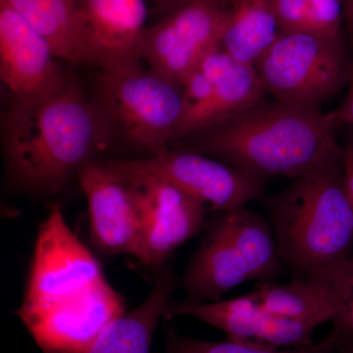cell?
Segmentation results:
<instances>
[{
	"label": "cell",
	"mask_w": 353,
	"mask_h": 353,
	"mask_svg": "<svg viewBox=\"0 0 353 353\" xmlns=\"http://www.w3.org/2000/svg\"><path fill=\"white\" fill-rule=\"evenodd\" d=\"M13 9L50 44L60 59L85 63L75 0H0Z\"/></svg>",
	"instance_id": "obj_19"
},
{
	"label": "cell",
	"mask_w": 353,
	"mask_h": 353,
	"mask_svg": "<svg viewBox=\"0 0 353 353\" xmlns=\"http://www.w3.org/2000/svg\"><path fill=\"white\" fill-rule=\"evenodd\" d=\"M231 0H192L146 28L141 59L150 69L183 88L210 53L220 50Z\"/></svg>",
	"instance_id": "obj_9"
},
{
	"label": "cell",
	"mask_w": 353,
	"mask_h": 353,
	"mask_svg": "<svg viewBox=\"0 0 353 353\" xmlns=\"http://www.w3.org/2000/svg\"><path fill=\"white\" fill-rule=\"evenodd\" d=\"M190 1L192 0H154V3L158 11L167 14Z\"/></svg>",
	"instance_id": "obj_27"
},
{
	"label": "cell",
	"mask_w": 353,
	"mask_h": 353,
	"mask_svg": "<svg viewBox=\"0 0 353 353\" xmlns=\"http://www.w3.org/2000/svg\"><path fill=\"white\" fill-rule=\"evenodd\" d=\"M183 88L141 63L101 70L99 108L114 130L152 154L174 141L183 109Z\"/></svg>",
	"instance_id": "obj_7"
},
{
	"label": "cell",
	"mask_w": 353,
	"mask_h": 353,
	"mask_svg": "<svg viewBox=\"0 0 353 353\" xmlns=\"http://www.w3.org/2000/svg\"><path fill=\"white\" fill-rule=\"evenodd\" d=\"M125 312L124 299L55 204L39 226L17 312L26 328L43 352L79 353Z\"/></svg>",
	"instance_id": "obj_1"
},
{
	"label": "cell",
	"mask_w": 353,
	"mask_h": 353,
	"mask_svg": "<svg viewBox=\"0 0 353 353\" xmlns=\"http://www.w3.org/2000/svg\"><path fill=\"white\" fill-rule=\"evenodd\" d=\"M78 175L94 245L108 254L125 253L143 262V224L127 183L94 160L83 165Z\"/></svg>",
	"instance_id": "obj_13"
},
{
	"label": "cell",
	"mask_w": 353,
	"mask_h": 353,
	"mask_svg": "<svg viewBox=\"0 0 353 353\" xmlns=\"http://www.w3.org/2000/svg\"><path fill=\"white\" fill-rule=\"evenodd\" d=\"M85 63L101 70L139 63L145 0H76Z\"/></svg>",
	"instance_id": "obj_14"
},
{
	"label": "cell",
	"mask_w": 353,
	"mask_h": 353,
	"mask_svg": "<svg viewBox=\"0 0 353 353\" xmlns=\"http://www.w3.org/2000/svg\"><path fill=\"white\" fill-rule=\"evenodd\" d=\"M280 32L272 0H231L221 50L239 63L254 66Z\"/></svg>",
	"instance_id": "obj_18"
},
{
	"label": "cell",
	"mask_w": 353,
	"mask_h": 353,
	"mask_svg": "<svg viewBox=\"0 0 353 353\" xmlns=\"http://www.w3.org/2000/svg\"><path fill=\"white\" fill-rule=\"evenodd\" d=\"M331 112L261 101L190 134L194 152L266 181L307 173L341 146Z\"/></svg>",
	"instance_id": "obj_3"
},
{
	"label": "cell",
	"mask_w": 353,
	"mask_h": 353,
	"mask_svg": "<svg viewBox=\"0 0 353 353\" xmlns=\"http://www.w3.org/2000/svg\"><path fill=\"white\" fill-rule=\"evenodd\" d=\"M248 294L271 314L319 326L333 322L338 313L331 288L314 272L297 276L290 284L262 282Z\"/></svg>",
	"instance_id": "obj_17"
},
{
	"label": "cell",
	"mask_w": 353,
	"mask_h": 353,
	"mask_svg": "<svg viewBox=\"0 0 353 353\" xmlns=\"http://www.w3.org/2000/svg\"><path fill=\"white\" fill-rule=\"evenodd\" d=\"M112 132L99 104L67 77L50 94L14 101L6 120L7 160L21 183L53 194L94 160Z\"/></svg>",
	"instance_id": "obj_2"
},
{
	"label": "cell",
	"mask_w": 353,
	"mask_h": 353,
	"mask_svg": "<svg viewBox=\"0 0 353 353\" xmlns=\"http://www.w3.org/2000/svg\"><path fill=\"white\" fill-rule=\"evenodd\" d=\"M175 278L165 269L152 292L138 307L125 312L106 327L85 350L79 353H150L153 336L171 303Z\"/></svg>",
	"instance_id": "obj_16"
},
{
	"label": "cell",
	"mask_w": 353,
	"mask_h": 353,
	"mask_svg": "<svg viewBox=\"0 0 353 353\" xmlns=\"http://www.w3.org/2000/svg\"><path fill=\"white\" fill-rule=\"evenodd\" d=\"M166 345L164 353H339L336 341L331 334L307 347L271 350L228 340L211 341L190 338L167 328Z\"/></svg>",
	"instance_id": "obj_20"
},
{
	"label": "cell",
	"mask_w": 353,
	"mask_h": 353,
	"mask_svg": "<svg viewBox=\"0 0 353 353\" xmlns=\"http://www.w3.org/2000/svg\"><path fill=\"white\" fill-rule=\"evenodd\" d=\"M343 148V174L348 197L353 206V136Z\"/></svg>",
	"instance_id": "obj_25"
},
{
	"label": "cell",
	"mask_w": 353,
	"mask_h": 353,
	"mask_svg": "<svg viewBox=\"0 0 353 353\" xmlns=\"http://www.w3.org/2000/svg\"><path fill=\"white\" fill-rule=\"evenodd\" d=\"M281 259L270 223L245 208L222 211L183 274L190 303H213L248 281L271 282L282 274Z\"/></svg>",
	"instance_id": "obj_5"
},
{
	"label": "cell",
	"mask_w": 353,
	"mask_h": 353,
	"mask_svg": "<svg viewBox=\"0 0 353 353\" xmlns=\"http://www.w3.org/2000/svg\"><path fill=\"white\" fill-rule=\"evenodd\" d=\"M183 90L174 141L218 124L266 95L254 66L234 61L221 48L199 64Z\"/></svg>",
	"instance_id": "obj_10"
},
{
	"label": "cell",
	"mask_w": 353,
	"mask_h": 353,
	"mask_svg": "<svg viewBox=\"0 0 353 353\" xmlns=\"http://www.w3.org/2000/svg\"><path fill=\"white\" fill-rule=\"evenodd\" d=\"M280 31H308L306 0H272Z\"/></svg>",
	"instance_id": "obj_23"
},
{
	"label": "cell",
	"mask_w": 353,
	"mask_h": 353,
	"mask_svg": "<svg viewBox=\"0 0 353 353\" xmlns=\"http://www.w3.org/2000/svg\"><path fill=\"white\" fill-rule=\"evenodd\" d=\"M103 164L123 178L162 179L221 212L245 208L265 196L266 181L192 150L167 148L143 159L109 160Z\"/></svg>",
	"instance_id": "obj_8"
},
{
	"label": "cell",
	"mask_w": 353,
	"mask_h": 353,
	"mask_svg": "<svg viewBox=\"0 0 353 353\" xmlns=\"http://www.w3.org/2000/svg\"><path fill=\"white\" fill-rule=\"evenodd\" d=\"M343 6V24L353 48V0H341Z\"/></svg>",
	"instance_id": "obj_26"
},
{
	"label": "cell",
	"mask_w": 353,
	"mask_h": 353,
	"mask_svg": "<svg viewBox=\"0 0 353 353\" xmlns=\"http://www.w3.org/2000/svg\"><path fill=\"white\" fill-rule=\"evenodd\" d=\"M176 316L196 318L226 334L228 340L271 350H289L312 345L319 325L271 314L248 294L213 303L171 301L166 321Z\"/></svg>",
	"instance_id": "obj_12"
},
{
	"label": "cell",
	"mask_w": 353,
	"mask_h": 353,
	"mask_svg": "<svg viewBox=\"0 0 353 353\" xmlns=\"http://www.w3.org/2000/svg\"><path fill=\"white\" fill-rule=\"evenodd\" d=\"M314 271L328 283L338 303L330 334L338 341H353V257Z\"/></svg>",
	"instance_id": "obj_21"
},
{
	"label": "cell",
	"mask_w": 353,
	"mask_h": 353,
	"mask_svg": "<svg viewBox=\"0 0 353 353\" xmlns=\"http://www.w3.org/2000/svg\"><path fill=\"white\" fill-rule=\"evenodd\" d=\"M50 44L19 14L0 4V76L15 101L50 94L66 80Z\"/></svg>",
	"instance_id": "obj_15"
},
{
	"label": "cell",
	"mask_w": 353,
	"mask_h": 353,
	"mask_svg": "<svg viewBox=\"0 0 353 353\" xmlns=\"http://www.w3.org/2000/svg\"><path fill=\"white\" fill-rule=\"evenodd\" d=\"M336 124L348 125L353 128V67L348 81V92L343 103L331 112Z\"/></svg>",
	"instance_id": "obj_24"
},
{
	"label": "cell",
	"mask_w": 353,
	"mask_h": 353,
	"mask_svg": "<svg viewBox=\"0 0 353 353\" xmlns=\"http://www.w3.org/2000/svg\"><path fill=\"white\" fill-rule=\"evenodd\" d=\"M308 32L333 39H343L341 0H306Z\"/></svg>",
	"instance_id": "obj_22"
},
{
	"label": "cell",
	"mask_w": 353,
	"mask_h": 353,
	"mask_svg": "<svg viewBox=\"0 0 353 353\" xmlns=\"http://www.w3.org/2000/svg\"><path fill=\"white\" fill-rule=\"evenodd\" d=\"M334 341L339 353H353V341Z\"/></svg>",
	"instance_id": "obj_28"
},
{
	"label": "cell",
	"mask_w": 353,
	"mask_h": 353,
	"mask_svg": "<svg viewBox=\"0 0 353 353\" xmlns=\"http://www.w3.org/2000/svg\"><path fill=\"white\" fill-rule=\"evenodd\" d=\"M353 63L343 39L280 32L254 64L266 94L276 101L320 109L348 83Z\"/></svg>",
	"instance_id": "obj_6"
},
{
	"label": "cell",
	"mask_w": 353,
	"mask_h": 353,
	"mask_svg": "<svg viewBox=\"0 0 353 353\" xmlns=\"http://www.w3.org/2000/svg\"><path fill=\"white\" fill-rule=\"evenodd\" d=\"M263 199L281 259L296 277L352 259L353 206L343 148Z\"/></svg>",
	"instance_id": "obj_4"
},
{
	"label": "cell",
	"mask_w": 353,
	"mask_h": 353,
	"mask_svg": "<svg viewBox=\"0 0 353 353\" xmlns=\"http://www.w3.org/2000/svg\"><path fill=\"white\" fill-rule=\"evenodd\" d=\"M75 1H76V0H75Z\"/></svg>",
	"instance_id": "obj_29"
},
{
	"label": "cell",
	"mask_w": 353,
	"mask_h": 353,
	"mask_svg": "<svg viewBox=\"0 0 353 353\" xmlns=\"http://www.w3.org/2000/svg\"><path fill=\"white\" fill-rule=\"evenodd\" d=\"M120 178L129 185L141 216L143 263L152 268L161 267L174 250L201 231L206 203L162 179Z\"/></svg>",
	"instance_id": "obj_11"
}]
</instances>
